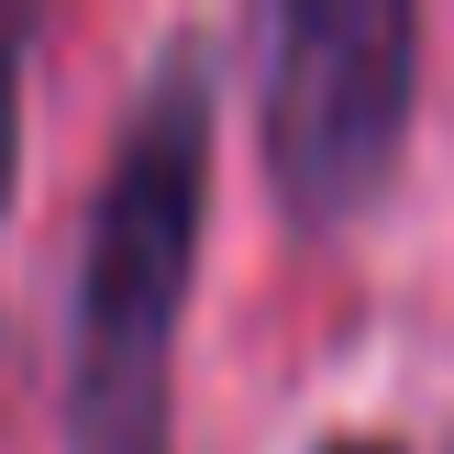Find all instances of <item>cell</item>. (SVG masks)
Listing matches in <instances>:
<instances>
[{"mask_svg":"<svg viewBox=\"0 0 454 454\" xmlns=\"http://www.w3.org/2000/svg\"><path fill=\"white\" fill-rule=\"evenodd\" d=\"M211 122H222V44L167 34L122 100L78 233L56 377L67 454H177V333H189L200 233H211Z\"/></svg>","mask_w":454,"mask_h":454,"instance_id":"6da1fadb","label":"cell"},{"mask_svg":"<svg viewBox=\"0 0 454 454\" xmlns=\"http://www.w3.org/2000/svg\"><path fill=\"white\" fill-rule=\"evenodd\" d=\"M421 122L411 0H278L255 34V145L300 233H355Z\"/></svg>","mask_w":454,"mask_h":454,"instance_id":"7a4b0ae2","label":"cell"},{"mask_svg":"<svg viewBox=\"0 0 454 454\" xmlns=\"http://www.w3.org/2000/svg\"><path fill=\"white\" fill-rule=\"evenodd\" d=\"M22 67H34V12H0V222L22 177Z\"/></svg>","mask_w":454,"mask_h":454,"instance_id":"3957f363","label":"cell"},{"mask_svg":"<svg viewBox=\"0 0 454 454\" xmlns=\"http://www.w3.org/2000/svg\"><path fill=\"white\" fill-rule=\"evenodd\" d=\"M322 454H399V443H388V433H333Z\"/></svg>","mask_w":454,"mask_h":454,"instance_id":"277c9868","label":"cell"},{"mask_svg":"<svg viewBox=\"0 0 454 454\" xmlns=\"http://www.w3.org/2000/svg\"><path fill=\"white\" fill-rule=\"evenodd\" d=\"M443 454H454V443H443Z\"/></svg>","mask_w":454,"mask_h":454,"instance_id":"5b68a950","label":"cell"}]
</instances>
